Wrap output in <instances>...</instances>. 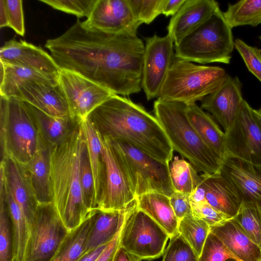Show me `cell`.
<instances>
[{
    "label": "cell",
    "instance_id": "cell-1",
    "mask_svg": "<svg viewBox=\"0 0 261 261\" xmlns=\"http://www.w3.org/2000/svg\"><path fill=\"white\" fill-rule=\"evenodd\" d=\"M45 47L60 69L115 94L129 96L141 90L145 44L137 35L107 33L77 20L61 35L47 40Z\"/></svg>",
    "mask_w": 261,
    "mask_h": 261
},
{
    "label": "cell",
    "instance_id": "cell-2",
    "mask_svg": "<svg viewBox=\"0 0 261 261\" xmlns=\"http://www.w3.org/2000/svg\"><path fill=\"white\" fill-rule=\"evenodd\" d=\"M102 137L127 143L170 164L173 149L155 116L125 96L114 94L87 117Z\"/></svg>",
    "mask_w": 261,
    "mask_h": 261
},
{
    "label": "cell",
    "instance_id": "cell-3",
    "mask_svg": "<svg viewBox=\"0 0 261 261\" xmlns=\"http://www.w3.org/2000/svg\"><path fill=\"white\" fill-rule=\"evenodd\" d=\"M85 145L81 123L68 139L50 150L51 203L69 231L95 210L86 206L81 184V161Z\"/></svg>",
    "mask_w": 261,
    "mask_h": 261
},
{
    "label": "cell",
    "instance_id": "cell-4",
    "mask_svg": "<svg viewBox=\"0 0 261 261\" xmlns=\"http://www.w3.org/2000/svg\"><path fill=\"white\" fill-rule=\"evenodd\" d=\"M187 105L159 98L153 104L154 116L163 128L173 149L198 172L213 174L220 172L223 160L201 139L186 115Z\"/></svg>",
    "mask_w": 261,
    "mask_h": 261
},
{
    "label": "cell",
    "instance_id": "cell-5",
    "mask_svg": "<svg viewBox=\"0 0 261 261\" xmlns=\"http://www.w3.org/2000/svg\"><path fill=\"white\" fill-rule=\"evenodd\" d=\"M42 142L36 120L28 103L16 98L1 96V160L10 158L26 165Z\"/></svg>",
    "mask_w": 261,
    "mask_h": 261
},
{
    "label": "cell",
    "instance_id": "cell-6",
    "mask_svg": "<svg viewBox=\"0 0 261 261\" xmlns=\"http://www.w3.org/2000/svg\"><path fill=\"white\" fill-rule=\"evenodd\" d=\"M228 75L221 67L197 65L175 57L159 98L186 105L195 103L217 90Z\"/></svg>",
    "mask_w": 261,
    "mask_h": 261
},
{
    "label": "cell",
    "instance_id": "cell-7",
    "mask_svg": "<svg viewBox=\"0 0 261 261\" xmlns=\"http://www.w3.org/2000/svg\"><path fill=\"white\" fill-rule=\"evenodd\" d=\"M174 47L175 56L179 59L200 64H229L234 47L232 28L219 7Z\"/></svg>",
    "mask_w": 261,
    "mask_h": 261
},
{
    "label": "cell",
    "instance_id": "cell-8",
    "mask_svg": "<svg viewBox=\"0 0 261 261\" xmlns=\"http://www.w3.org/2000/svg\"><path fill=\"white\" fill-rule=\"evenodd\" d=\"M110 141L136 197L151 192L170 197L175 192L170 164L160 162L125 142Z\"/></svg>",
    "mask_w": 261,
    "mask_h": 261
},
{
    "label": "cell",
    "instance_id": "cell-9",
    "mask_svg": "<svg viewBox=\"0 0 261 261\" xmlns=\"http://www.w3.org/2000/svg\"><path fill=\"white\" fill-rule=\"evenodd\" d=\"M169 239L167 232L136 205L124 222L120 247L142 260H150L163 255Z\"/></svg>",
    "mask_w": 261,
    "mask_h": 261
},
{
    "label": "cell",
    "instance_id": "cell-10",
    "mask_svg": "<svg viewBox=\"0 0 261 261\" xmlns=\"http://www.w3.org/2000/svg\"><path fill=\"white\" fill-rule=\"evenodd\" d=\"M68 232L52 203L39 204L25 261H51Z\"/></svg>",
    "mask_w": 261,
    "mask_h": 261
},
{
    "label": "cell",
    "instance_id": "cell-11",
    "mask_svg": "<svg viewBox=\"0 0 261 261\" xmlns=\"http://www.w3.org/2000/svg\"><path fill=\"white\" fill-rule=\"evenodd\" d=\"M225 134L224 159L261 165V125L254 109L244 99L233 124Z\"/></svg>",
    "mask_w": 261,
    "mask_h": 261
},
{
    "label": "cell",
    "instance_id": "cell-12",
    "mask_svg": "<svg viewBox=\"0 0 261 261\" xmlns=\"http://www.w3.org/2000/svg\"><path fill=\"white\" fill-rule=\"evenodd\" d=\"M101 141L105 174L102 192L96 209L108 212L125 210L137 197L110 141L101 137Z\"/></svg>",
    "mask_w": 261,
    "mask_h": 261
},
{
    "label": "cell",
    "instance_id": "cell-13",
    "mask_svg": "<svg viewBox=\"0 0 261 261\" xmlns=\"http://www.w3.org/2000/svg\"><path fill=\"white\" fill-rule=\"evenodd\" d=\"M58 81L70 115L81 120L115 94L85 76L66 69H60Z\"/></svg>",
    "mask_w": 261,
    "mask_h": 261
},
{
    "label": "cell",
    "instance_id": "cell-14",
    "mask_svg": "<svg viewBox=\"0 0 261 261\" xmlns=\"http://www.w3.org/2000/svg\"><path fill=\"white\" fill-rule=\"evenodd\" d=\"M142 88L148 100L159 97L163 85L175 57L174 42L167 34L145 39Z\"/></svg>",
    "mask_w": 261,
    "mask_h": 261
},
{
    "label": "cell",
    "instance_id": "cell-15",
    "mask_svg": "<svg viewBox=\"0 0 261 261\" xmlns=\"http://www.w3.org/2000/svg\"><path fill=\"white\" fill-rule=\"evenodd\" d=\"M84 22L107 33L134 35L142 24L134 16L127 0H97Z\"/></svg>",
    "mask_w": 261,
    "mask_h": 261
},
{
    "label": "cell",
    "instance_id": "cell-16",
    "mask_svg": "<svg viewBox=\"0 0 261 261\" xmlns=\"http://www.w3.org/2000/svg\"><path fill=\"white\" fill-rule=\"evenodd\" d=\"M13 98L27 102L50 116L70 115L66 97L59 83L28 80L18 87Z\"/></svg>",
    "mask_w": 261,
    "mask_h": 261
},
{
    "label": "cell",
    "instance_id": "cell-17",
    "mask_svg": "<svg viewBox=\"0 0 261 261\" xmlns=\"http://www.w3.org/2000/svg\"><path fill=\"white\" fill-rule=\"evenodd\" d=\"M242 85L237 77L228 75L223 84L201 101L200 108L217 119L226 133L233 124L242 100Z\"/></svg>",
    "mask_w": 261,
    "mask_h": 261
},
{
    "label": "cell",
    "instance_id": "cell-18",
    "mask_svg": "<svg viewBox=\"0 0 261 261\" xmlns=\"http://www.w3.org/2000/svg\"><path fill=\"white\" fill-rule=\"evenodd\" d=\"M0 176L24 212L31 228L39 204L24 165L10 158L2 159Z\"/></svg>",
    "mask_w": 261,
    "mask_h": 261
},
{
    "label": "cell",
    "instance_id": "cell-19",
    "mask_svg": "<svg viewBox=\"0 0 261 261\" xmlns=\"http://www.w3.org/2000/svg\"><path fill=\"white\" fill-rule=\"evenodd\" d=\"M220 172L234 188L242 201L261 206V165L228 158L223 160Z\"/></svg>",
    "mask_w": 261,
    "mask_h": 261
},
{
    "label": "cell",
    "instance_id": "cell-20",
    "mask_svg": "<svg viewBox=\"0 0 261 261\" xmlns=\"http://www.w3.org/2000/svg\"><path fill=\"white\" fill-rule=\"evenodd\" d=\"M0 61L48 74L59 75L60 69L50 55L22 40L6 42L0 48Z\"/></svg>",
    "mask_w": 261,
    "mask_h": 261
},
{
    "label": "cell",
    "instance_id": "cell-21",
    "mask_svg": "<svg viewBox=\"0 0 261 261\" xmlns=\"http://www.w3.org/2000/svg\"><path fill=\"white\" fill-rule=\"evenodd\" d=\"M219 4L214 0H186L172 16L167 27V35L174 45L206 21Z\"/></svg>",
    "mask_w": 261,
    "mask_h": 261
},
{
    "label": "cell",
    "instance_id": "cell-22",
    "mask_svg": "<svg viewBox=\"0 0 261 261\" xmlns=\"http://www.w3.org/2000/svg\"><path fill=\"white\" fill-rule=\"evenodd\" d=\"M136 205V200L124 211L108 212L95 209L91 215V223L86 240L85 252L111 242Z\"/></svg>",
    "mask_w": 261,
    "mask_h": 261
},
{
    "label": "cell",
    "instance_id": "cell-23",
    "mask_svg": "<svg viewBox=\"0 0 261 261\" xmlns=\"http://www.w3.org/2000/svg\"><path fill=\"white\" fill-rule=\"evenodd\" d=\"M200 176L205 201L229 218H234L242 201L234 188L220 172L210 175L202 173Z\"/></svg>",
    "mask_w": 261,
    "mask_h": 261
},
{
    "label": "cell",
    "instance_id": "cell-24",
    "mask_svg": "<svg viewBox=\"0 0 261 261\" xmlns=\"http://www.w3.org/2000/svg\"><path fill=\"white\" fill-rule=\"evenodd\" d=\"M211 231L223 243L227 250L238 261H261V249L231 219L223 225L211 227Z\"/></svg>",
    "mask_w": 261,
    "mask_h": 261
},
{
    "label": "cell",
    "instance_id": "cell-25",
    "mask_svg": "<svg viewBox=\"0 0 261 261\" xmlns=\"http://www.w3.org/2000/svg\"><path fill=\"white\" fill-rule=\"evenodd\" d=\"M50 150L43 141L33 157L24 165L39 204L51 203Z\"/></svg>",
    "mask_w": 261,
    "mask_h": 261
},
{
    "label": "cell",
    "instance_id": "cell-26",
    "mask_svg": "<svg viewBox=\"0 0 261 261\" xmlns=\"http://www.w3.org/2000/svg\"><path fill=\"white\" fill-rule=\"evenodd\" d=\"M28 105L35 117L43 142L50 148L64 142L81 124V120L71 115L53 116Z\"/></svg>",
    "mask_w": 261,
    "mask_h": 261
},
{
    "label": "cell",
    "instance_id": "cell-27",
    "mask_svg": "<svg viewBox=\"0 0 261 261\" xmlns=\"http://www.w3.org/2000/svg\"><path fill=\"white\" fill-rule=\"evenodd\" d=\"M186 112L189 122L202 141L224 160L225 133L212 117L196 103L187 105Z\"/></svg>",
    "mask_w": 261,
    "mask_h": 261
},
{
    "label": "cell",
    "instance_id": "cell-28",
    "mask_svg": "<svg viewBox=\"0 0 261 261\" xmlns=\"http://www.w3.org/2000/svg\"><path fill=\"white\" fill-rule=\"evenodd\" d=\"M137 207L145 212L168 234L169 238L178 232L179 221L171 206L170 197L151 192L138 196Z\"/></svg>",
    "mask_w": 261,
    "mask_h": 261
},
{
    "label": "cell",
    "instance_id": "cell-29",
    "mask_svg": "<svg viewBox=\"0 0 261 261\" xmlns=\"http://www.w3.org/2000/svg\"><path fill=\"white\" fill-rule=\"evenodd\" d=\"M81 127L94 179L96 209L102 192L105 174L101 137L88 118L82 120Z\"/></svg>",
    "mask_w": 261,
    "mask_h": 261
},
{
    "label": "cell",
    "instance_id": "cell-30",
    "mask_svg": "<svg viewBox=\"0 0 261 261\" xmlns=\"http://www.w3.org/2000/svg\"><path fill=\"white\" fill-rule=\"evenodd\" d=\"M0 95L14 97L18 87L24 82L36 80L59 83V75L48 74L0 61Z\"/></svg>",
    "mask_w": 261,
    "mask_h": 261
},
{
    "label": "cell",
    "instance_id": "cell-31",
    "mask_svg": "<svg viewBox=\"0 0 261 261\" xmlns=\"http://www.w3.org/2000/svg\"><path fill=\"white\" fill-rule=\"evenodd\" d=\"M0 181L4 185L5 199L11 222L14 261H25L31 236L30 226L24 212L6 187L1 176Z\"/></svg>",
    "mask_w": 261,
    "mask_h": 261
},
{
    "label": "cell",
    "instance_id": "cell-32",
    "mask_svg": "<svg viewBox=\"0 0 261 261\" xmlns=\"http://www.w3.org/2000/svg\"><path fill=\"white\" fill-rule=\"evenodd\" d=\"M91 215L79 226L69 231L51 261H77L85 253Z\"/></svg>",
    "mask_w": 261,
    "mask_h": 261
},
{
    "label": "cell",
    "instance_id": "cell-33",
    "mask_svg": "<svg viewBox=\"0 0 261 261\" xmlns=\"http://www.w3.org/2000/svg\"><path fill=\"white\" fill-rule=\"evenodd\" d=\"M223 15L230 27H255L261 23V0H243L229 4Z\"/></svg>",
    "mask_w": 261,
    "mask_h": 261
},
{
    "label": "cell",
    "instance_id": "cell-34",
    "mask_svg": "<svg viewBox=\"0 0 261 261\" xmlns=\"http://www.w3.org/2000/svg\"><path fill=\"white\" fill-rule=\"evenodd\" d=\"M169 169L174 191L190 195L201 179L198 171L189 162L177 158L170 163Z\"/></svg>",
    "mask_w": 261,
    "mask_h": 261
},
{
    "label": "cell",
    "instance_id": "cell-35",
    "mask_svg": "<svg viewBox=\"0 0 261 261\" xmlns=\"http://www.w3.org/2000/svg\"><path fill=\"white\" fill-rule=\"evenodd\" d=\"M211 231L210 226L192 214L179 221L178 232L190 245L198 256Z\"/></svg>",
    "mask_w": 261,
    "mask_h": 261
},
{
    "label": "cell",
    "instance_id": "cell-36",
    "mask_svg": "<svg viewBox=\"0 0 261 261\" xmlns=\"http://www.w3.org/2000/svg\"><path fill=\"white\" fill-rule=\"evenodd\" d=\"M249 238L261 249V206L242 201L234 218Z\"/></svg>",
    "mask_w": 261,
    "mask_h": 261
},
{
    "label": "cell",
    "instance_id": "cell-37",
    "mask_svg": "<svg viewBox=\"0 0 261 261\" xmlns=\"http://www.w3.org/2000/svg\"><path fill=\"white\" fill-rule=\"evenodd\" d=\"M0 261H14L12 225L5 199L3 183L0 181Z\"/></svg>",
    "mask_w": 261,
    "mask_h": 261
},
{
    "label": "cell",
    "instance_id": "cell-38",
    "mask_svg": "<svg viewBox=\"0 0 261 261\" xmlns=\"http://www.w3.org/2000/svg\"><path fill=\"white\" fill-rule=\"evenodd\" d=\"M169 239L162 261L198 260V255L178 232Z\"/></svg>",
    "mask_w": 261,
    "mask_h": 261
},
{
    "label": "cell",
    "instance_id": "cell-39",
    "mask_svg": "<svg viewBox=\"0 0 261 261\" xmlns=\"http://www.w3.org/2000/svg\"><path fill=\"white\" fill-rule=\"evenodd\" d=\"M80 178L84 202L87 208L90 211H93L96 209L94 184L86 145L82 153Z\"/></svg>",
    "mask_w": 261,
    "mask_h": 261
},
{
    "label": "cell",
    "instance_id": "cell-40",
    "mask_svg": "<svg viewBox=\"0 0 261 261\" xmlns=\"http://www.w3.org/2000/svg\"><path fill=\"white\" fill-rule=\"evenodd\" d=\"M127 1L134 16L142 24H149L162 14L164 0Z\"/></svg>",
    "mask_w": 261,
    "mask_h": 261
},
{
    "label": "cell",
    "instance_id": "cell-41",
    "mask_svg": "<svg viewBox=\"0 0 261 261\" xmlns=\"http://www.w3.org/2000/svg\"><path fill=\"white\" fill-rule=\"evenodd\" d=\"M55 9L74 15L79 17L90 14L97 0H40Z\"/></svg>",
    "mask_w": 261,
    "mask_h": 261
},
{
    "label": "cell",
    "instance_id": "cell-42",
    "mask_svg": "<svg viewBox=\"0 0 261 261\" xmlns=\"http://www.w3.org/2000/svg\"><path fill=\"white\" fill-rule=\"evenodd\" d=\"M228 258L236 259L221 240L210 231L198 261H225Z\"/></svg>",
    "mask_w": 261,
    "mask_h": 261
},
{
    "label": "cell",
    "instance_id": "cell-43",
    "mask_svg": "<svg viewBox=\"0 0 261 261\" xmlns=\"http://www.w3.org/2000/svg\"><path fill=\"white\" fill-rule=\"evenodd\" d=\"M234 45L249 71L261 82V49L251 46L240 39L235 40Z\"/></svg>",
    "mask_w": 261,
    "mask_h": 261
},
{
    "label": "cell",
    "instance_id": "cell-44",
    "mask_svg": "<svg viewBox=\"0 0 261 261\" xmlns=\"http://www.w3.org/2000/svg\"><path fill=\"white\" fill-rule=\"evenodd\" d=\"M191 204L192 215L206 222L210 227L222 225L231 219L212 206L206 201L201 203L191 202Z\"/></svg>",
    "mask_w": 261,
    "mask_h": 261
},
{
    "label": "cell",
    "instance_id": "cell-45",
    "mask_svg": "<svg viewBox=\"0 0 261 261\" xmlns=\"http://www.w3.org/2000/svg\"><path fill=\"white\" fill-rule=\"evenodd\" d=\"M8 15V27L17 34H25L24 15L21 0H5Z\"/></svg>",
    "mask_w": 261,
    "mask_h": 261
},
{
    "label": "cell",
    "instance_id": "cell-46",
    "mask_svg": "<svg viewBox=\"0 0 261 261\" xmlns=\"http://www.w3.org/2000/svg\"><path fill=\"white\" fill-rule=\"evenodd\" d=\"M170 201L178 221L192 214L189 195L175 191L170 197Z\"/></svg>",
    "mask_w": 261,
    "mask_h": 261
},
{
    "label": "cell",
    "instance_id": "cell-47",
    "mask_svg": "<svg viewBox=\"0 0 261 261\" xmlns=\"http://www.w3.org/2000/svg\"><path fill=\"white\" fill-rule=\"evenodd\" d=\"M123 226L112 241L107 245L103 251L95 261L113 260L117 251L120 247V238Z\"/></svg>",
    "mask_w": 261,
    "mask_h": 261
},
{
    "label": "cell",
    "instance_id": "cell-48",
    "mask_svg": "<svg viewBox=\"0 0 261 261\" xmlns=\"http://www.w3.org/2000/svg\"><path fill=\"white\" fill-rule=\"evenodd\" d=\"M186 0H164L162 14L165 16H173L179 10Z\"/></svg>",
    "mask_w": 261,
    "mask_h": 261
},
{
    "label": "cell",
    "instance_id": "cell-49",
    "mask_svg": "<svg viewBox=\"0 0 261 261\" xmlns=\"http://www.w3.org/2000/svg\"><path fill=\"white\" fill-rule=\"evenodd\" d=\"M137 256L128 252L120 247L117 251L113 261H141Z\"/></svg>",
    "mask_w": 261,
    "mask_h": 261
},
{
    "label": "cell",
    "instance_id": "cell-50",
    "mask_svg": "<svg viewBox=\"0 0 261 261\" xmlns=\"http://www.w3.org/2000/svg\"><path fill=\"white\" fill-rule=\"evenodd\" d=\"M107 245L101 246L95 249L85 253L77 261H95Z\"/></svg>",
    "mask_w": 261,
    "mask_h": 261
},
{
    "label": "cell",
    "instance_id": "cell-51",
    "mask_svg": "<svg viewBox=\"0 0 261 261\" xmlns=\"http://www.w3.org/2000/svg\"><path fill=\"white\" fill-rule=\"evenodd\" d=\"M8 27V15L5 0L0 1V27Z\"/></svg>",
    "mask_w": 261,
    "mask_h": 261
},
{
    "label": "cell",
    "instance_id": "cell-52",
    "mask_svg": "<svg viewBox=\"0 0 261 261\" xmlns=\"http://www.w3.org/2000/svg\"><path fill=\"white\" fill-rule=\"evenodd\" d=\"M254 113L258 119V120L261 125V112L259 111L258 110H254Z\"/></svg>",
    "mask_w": 261,
    "mask_h": 261
},
{
    "label": "cell",
    "instance_id": "cell-53",
    "mask_svg": "<svg viewBox=\"0 0 261 261\" xmlns=\"http://www.w3.org/2000/svg\"><path fill=\"white\" fill-rule=\"evenodd\" d=\"M225 261H238V260L234 259L233 258H228V259H226Z\"/></svg>",
    "mask_w": 261,
    "mask_h": 261
},
{
    "label": "cell",
    "instance_id": "cell-54",
    "mask_svg": "<svg viewBox=\"0 0 261 261\" xmlns=\"http://www.w3.org/2000/svg\"><path fill=\"white\" fill-rule=\"evenodd\" d=\"M259 111H260L261 112V106L260 107V109L258 110Z\"/></svg>",
    "mask_w": 261,
    "mask_h": 261
},
{
    "label": "cell",
    "instance_id": "cell-55",
    "mask_svg": "<svg viewBox=\"0 0 261 261\" xmlns=\"http://www.w3.org/2000/svg\"><path fill=\"white\" fill-rule=\"evenodd\" d=\"M259 39L261 41V35L259 36Z\"/></svg>",
    "mask_w": 261,
    "mask_h": 261
}]
</instances>
